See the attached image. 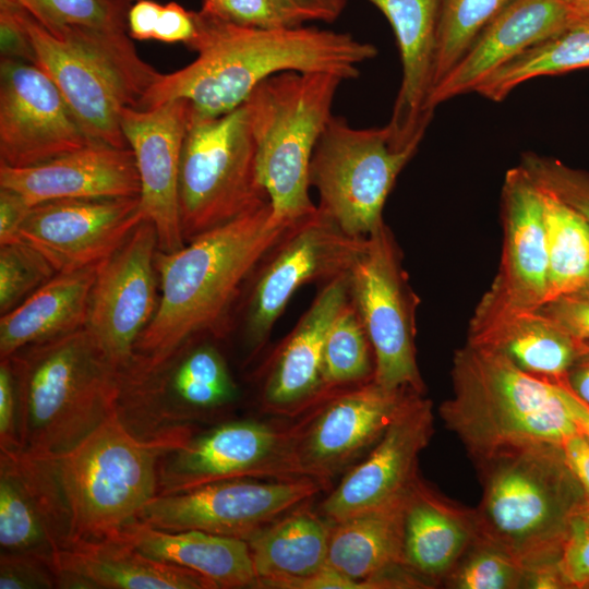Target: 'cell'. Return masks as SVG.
<instances>
[{
  "label": "cell",
  "instance_id": "45",
  "mask_svg": "<svg viewBox=\"0 0 589 589\" xmlns=\"http://www.w3.org/2000/svg\"><path fill=\"white\" fill-rule=\"evenodd\" d=\"M558 565L568 588H589V508L573 521Z\"/></svg>",
  "mask_w": 589,
  "mask_h": 589
},
{
  "label": "cell",
  "instance_id": "36",
  "mask_svg": "<svg viewBox=\"0 0 589 589\" xmlns=\"http://www.w3.org/2000/svg\"><path fill=\"white\" fill-rule=\"evenodd\" d=\"M587 68L589 21L570 26L524 50L494 70L474 92L492 101H502L529 80Z\"/></svg>",
  "mask_w": 589,
  "mask_h": 589
},
{
  "label": "cell",
  "instance_id": "1",
  "mask_svg": "<svg viewBox=\"0 0 589 589\" xmlns=\"http://www.w3.org/2000/svg\"><path fill=\"white\" fill-rule=\"evenodd\" d=\"M194 19L195 36L187 47L196 58L177 71L159 73L137 109L185 99L195 115L218 117L242 106L263 81L278 73L329 72L346 81L377 55L372 44L316 26L247 27L203 10L194 11Z\"/></svg>",
  "mask_w": 589,
  "mask_h": 589
},
{
  "label": "cell",
  "instance_id": "22",
  "mask_svg": "<svg viewBox=\"0 0 589 589\" xmlns=\"http://www.w3.org/2000/svg\"><path fill=\"white\" fill-rule=\"evenodd\" d=\"M49 34L83 52L135 106L158 73L137 53L128 33L130 7L112 0H12Z\"/></svg>",
  "mask_w": 589,
  "mask_h": 589
},
{
  "label": "cell",
  "instance_id": "31",
  "mask_svg": "<svg viewBox=\"0 0 589 589\" xmlns=\"http://www.w3.org/2000/svg\"><path fill=\"white\" fill-rule=\"evenodd\" d=\"M478 537L473 508L446 497L419 476L405 502L404 564L431 588L442 586Z\"/></svg>",
  "mask_w": 589,
  "mask_h": 589
},
{
  "label": "cell",
  "instance_id": "33",
  "mask_svg": "<svg viewBox=\"0 0 589 589\" xmlns=\"http://www.w3.org/2000/svg\"><path fill=\"white\" fill-rule=\"evenodd\" d=\"M97 265L59 272L0 317V358L85 327Z\"/></svg>",
  "mask_w": 589,
  "mask_h": 589
},
{
  "label": "cell",
  "instance_id": "56",
  "mask_svg": "<svg viewBox=\"0 0 589 589\" xmlns=\"http://www.w3.org/2000/svg\"><path fill=\"white\" fill-rule=\"evenodd\" d=\"M562 383L565 387V399L573 416V420L579 432L589 440V406L580 400L564 382Z\"/></svg>",
  "mask_w": 589,
  "mask_h": 589
},
{
  "label": "cell",
  "instance_id": "32",
  "mask_svg": "<svg viewBox=\"0 0 589 589\" xmlns=\"http://www.w3.org/2000/svg\"><path fill=\"white\" fill-rule=\"evenodd\" d=\"M115 538L152 558L199 573L216 589L257 587L245 540L200 530H163L137 520Z\"/></svg>",
  "mask_w": 589,
  "mask_h": 589
},
{
  "label": "cell",
  "instance_id": "17",
  "mask_svg": "<svg viewBox=\"0 0 589 589\" xmlns=\"http://www.w3.org/2000/svg\"><path fill=\"white\" fill-rule=\"evenodd\" d=\"M236 478H296L289 464V430L245 420L192 435L163 456L157 495Z\"/></svg>",
  "mask_w": 589,
  "mask_h": 589
},
{
  "label": "cell",
  "instance_id": "44",
  "mask_svg": "<svg viewBox=\"0 0 589 589\" xmlns=\"http://www.w3.org/2000/svg\"><path fill=\"white\" fill-rule=\"evenodd\" d=\"M57 588L53 565L36 555L1 553L0 589Z\"/></svg>",
  "mask_w": 589,
  "mask_h": 589
},
{
  "label": "cell",
  "instance_id": "19",
  "mask_svg": "<svg viewBox=\"0 0 589 589\" xmlns=\"http://www.w3.org/2000/svg\"><path fill=\"white\" fill-rule=\"evenodd\" d=\"M72 541V512L56 458L0 450L1 553L32 554L52 564Z\"/></svg>",
  "mask_w": 589,
  "mask_h": 589
},
{
  "label": "cell",
  "instance_id": "21",
  "mask_svg": "<svg viewBox=\"0 0 589 589\" xmlns=\"http://www.w3.org/2000/svg\"><path fill=\"white\" fill-rule=\"evenodd\" d=\"M192 116L185 99H173L148 109L124 106L120 123L133 152L140 177V205L144 219L157 232L158 250L184 247L178 206L181 152Z\"/></svg>",
  "mask_w": 589,
  "mask_h": 589
},
{
  "label": "cell",
  "instance_id": "11",
  "mask_svg": "<svg viewBox=\"0 0 589 589\" xmlns=\"http://www.w3.org/2000/svg\"><path fill=\"white\" fill-rule=\"evenodd\" d=\"M349 296L372 345L373 380L388 389L425 394L414 341L418 300L385 223L364 238L349 272Z\"/></svg>",
  "mask_w": 589,
  "mask_h": 589
},
{
  "label": "cell",
  "instance_id": "35",
  "mask_svg": "<svg viewBox=\"0 0 589 589\" xmlns=\"http://www.w3.org/2000/svg\"><path fill=\"white\" fill-rule=\"evenodd\" d=\"M296 507L247 542L257 577V588L310 577L327 567L332 525L311 509Z\"/></svg>",
  "mask_w": 589,
  "mask_h": 589
},
{
  "label": "cell",
  "instance_id": "2",
  "mask_svg": "<svg viewBox=\"0 0 589 589\" xmlns=\"http://www.w3.org/2000/svg\"><path fill=\"white\" fill-rule=\"evenodd\" d=\"M291 225L267 203L177 251L158 250V308L124 371L152 370L189 342L224 337L255 268Z\"/></svg>",
  "mask_w": 589,
  "mask_h": 589
},
{
  "label": "cell",
  "instance_id": "51",
  "mask_svg": "<svg viewBox=\"0 0 589 589\" xmlns=\"http://www.w3.org/2000/svg\"><path fill=\"white\" fill-rule=\"evenodd\" d=\"M278 1L299 25L309 21L334 22L339 17L347 4V0Z\"/></svg>",
  "mask_w": 589,
  "mask_h": 589
},
{
  "label": "cell",
  "instance_id": "9",
  "mask_svg": "<svg viewBox=\"0 0 589 589\" xmlns=\"http://www.w3.org/2000/svg\"><path fill=\"white\" fill-rule=\"evenodd\" d=\"M209 339L189 342L152 370L121 373L116 413L129 432L147 442H184L194 422L237 399L227 362Z\"/></svg>",
  "mask_w": 589,
  "mask_h": 589
},
{
  "label": "cell",
  "instance_id": "8",
  "mask_svg": "<svg viewBox=\"0 0 589 589\" xmlns=\"http://www.w3.org/2000/svg\"><path fill=\"white\" fill-rule=\"evenodd\" d=\"M269 203L256 172L247 107L202 117L192 110L178 179L184 242Z\"/></svg>",
  "mask_w": 589,
  "mask_h": 589
},
{
  "label": "cell",
  "instance_id": "43",
  "mask_svg": "<svg viewBox=\"0 0 589 589\" xmlns=\"http://www.w3.org/2000/svg\"><path fill=\"white\" fill-rule=\"evenodd\" d=\"M201 10L247 27L299 26L278 0H203Z\"/></svg>",
  "mask_w": 589,
  "mask_h": 589
},
{
  "label": "cell",
  "instance_id": "52",
  "mask_svg": "<svg viewBox=\"0 0 589 589\" xmlns=\"http://www.w3.org/2000/svg\"><path fill=\"white\" fill-rule=\"evenodd\" d=\"M163 4L154 0H137L127 14V27L131 38L148 40L154 38Z\"/></svg>",
  "mask_w": 589,
  "mask_h": 589
},
{
  "label": "cell",
  "instance_id": "46",
  "mask_svg": "<svg viewBox=\"0 0 589 589\" xmlns=\"http://www.w3.org/2000/svg\"><path fill=\"white\" fill-rule=\"evenodd\" d=\"M558 327L580 341H589V292L579 289L560 294L540 308Z\"/></svg>",
  "mask_w": 589,
  "mask_h": 589
},
{
  "label": "cell",
  "instance_id": "6",
  "mask_svg": "<svg viewBox=\"0 0 589 589\" xmlns=\"http://www.w3.org/2000/svg\"><path fill=\"white\" fill-rule=\"evenodd\" d=\"M344 81L329 72H283L263 81L244 103L257 178L280 221L293 224L317 208L309 194L310 163Z\"/></svg>",
  "mask_w": 589,
  "mask_h": 589
},
{
  "label": "cell",
  "instance_id": "24",
  "mask_svg": "<svg viewBox=\"0 0 589 589\" xmlns=\"http://www.w3.org/2000/svg\"><path fill=\"white\" fill-rule=\"evenodd\" d=\"M11 8L32 44L35 62L55 83L86 136L96 143L127 148L120 123L127 106L117 83L92 59L49 34L12 0Z\"/></svg>",
  "mask_w": 589,
  "mask_h": 589
},
{
  "label": "cell",
  "instance_id": "14",
  "mask_svg": "<svg viewBox=\"0 0 589 589\" xmlns=\"http://www.w3.org/2000/svg\"><path fill=\"white\" fill-rule=\"evenodd\" d=\"M374 380L333 390L306 419L289 430L293 477L326 483L362 457L382 437L406 394Z\"/></svg>",
  "mask_w": 589,
  "mask_h": 589
},
{
  "label": "cell",
  "instance_id": "42",
  "mask_svg": "<svg viewBox=\"0 0 589 589\" xmlns=\"http://www.w3.org/2000/svg\"><path fill=\"white\" fill-rule=\"evenodd\" d=\"M532 180L554 193L589 225V172L534 153L522 155L519 164Z\"/></svg>",
  "mask_w": 589,
  "mask_h": 589
},
{
  "label": "cell",
  "instance_id": "16",
  "mask_svg": "<svg viewBox=\"0 0 589 589\" xmlns=\"http://www.w3.org/2000/svg\"><path fill=\"white\" fill-rule=\"evenodd\" d=\"M88 143L58 87L40 68L1 59L0 165L35 166Z\"/></svg>",
  "mask_w": 589,
  "mask_h": 589
},
{
  "label": "cell",
  "instance_id": "53",
  "mask_svg": "<svg viewBox=\"0 0 589 589\" xmlns=\"http://www.w3.org/2000/svg\"><path fill=\"white\" fill-rule=\"evenodd\" d=\"M561 447L589 501V440L578 431L568 436Z\"/></svg>",
  "mask_w": 589,
  "mask_h": 589
},
{
  "label": "cell",
  "instance_id": "27",
  "mask_svg": "<svg viewBox=\"0 0 589 589\" xmlns=\"http://www.w3.org/2000/svg\"><path fill=\"white\" fill-rule=\"evenodd\" d=\"M0 188L20 193L31 206L60 199L140 196L130 147L92 142L29 167L0 165Z\"/></svg>",
  "mask_w": 589,
  "mask_h": 589
},
{
  "label": "cell",
  "instance_id": "3",
  "mask_svg": "<svg viewBox=\"0 0 589 589\" xmlns=\"http://www.w3.org/2000/svg\"><path fill=\"white\" fill-rule=\"evenodd\" d=\"M472 462L482 485L473 508L479 538L528 570L557 564L573 521L589 508L562 447L522 444Z\"/></svg>",
  "mask_w": 589,
  "mask_h": 589
},
{
  "label": "cell",
  "instance_id": "49",
  "mask_svg": "<svg viewBox=\"0 0 589 589\" xmlns=\"http://www.w3.org/2000/svg\"><path fill=\"white\" fill-rule=\"evenodd\" d=\"M1 59L35 62L28 36L11 8L0 2Z\"/></svg>",
  "mask_w": 589,
  "mask_h": 589
},
{
  "label": "cell",
  "instance_id": "20",
  "mask_svg": "<svg viewBox=\"0 0 589 589\" xmlns=\"http://www.w3.org/2000/svg\"><path fill=\"white\" fill-rule=\"evenodd\" d=\"M143 219L140 196L52 200L32 206L20 240L58 273L72 272L106 260Z\"/></svg>",
  "mask_w": 589,
  "mask_h": 589
},
{
  "label": "cell",
  "instance_id": "18",
  "mask_svg": "<svg viewBox=\"0 0 589 589\" xmlns=\"http://www.w3.org/2000/svg\"><path fill=\"white\" fill-rule=\"evenodd\" d=\"M434 433L432 402L409 390L382 437L321 505L330 522L404 497L420 476L419 456Z\"/></svg>",
  "mask_w": 589,
  "mask_h": 589
},
{
  "label": "cell",
  "instance_id": "30",
  "mask_svg": "<svg viewBox=\"0 0 589 589\" xmlns=\"http://www.w3.org/2000/svg\"><path fill=\"white\" fill-rule=\"evenodd\" d=\"M57 588L216 589L196 572L152 558L116 539H87L56 553Z\"/></svg>",
  "mask_w": 589,
  "mask_h": 589
},
{
  "label": "cell",
  "instance_id": "13",
  "mask_svg": "<svg viewBox=\"0 0 589 589\" xmlns=\"http://www.w3.org/2000/svg\"><path fill=\"white\" fill-rule=\"evenodd\" d=\"M324 486V482L309 477L220 480L156 495L136 520L163 530H200L248 541Z\"/></svg>",
  "mask_w": 589,
  "mask_h": 589
},
{
  "label": "cell",
  "instance_id": "5",
  "mask_svg": "<svg viewBox=\"0 0 589 589\" xmlns=\"http://www.w3.org/2000/svg\"><path fill=\"white\" fill-rule=\"evenodd\" d=\"M453 396L438 413L470 459L529 443L562 445L579 430L562 382L531 375L501 352L467 341L453 360Z\"/></svg>",
  "mask_w": 589,
  "mask_h": 589
},
{
  "label": "cell",
  "instance_id": "57",
  "mask_svg": "<svg viewBox=\"0 0 589 589\" xmlns=\"http://www.w3.org/2000/svg\"><path fill=\"white\" fill-rule=\"evenodd\" d=\"M579 13L589 21V0H572Z\"/></svg>",
  "mask_w": 589,
  "mask_h": 589
},
{
  "label": "cell",
  "instance_id": "26",
  "mask_svg": "<svg viewBox=\"0 0 589 589\" xmlns=\"http://www.w3.org/2000/svg\"><path fill=\"white\" fill-rule=\"evenodd\" d=\"M348 300L349 273L323 285L278 346L262 386V404L268 411L293 414L330 393L323 377L324 342Z\"/></svg>",
  "mask_w": 589,
  "mask_h": 589
},
{
  "label": "cell",
  "instance_id": "54",
  "mask_svg": "<svg viewBox=\"0 0 589 589\" xmlns=\"http://www.w3.org/2000/svg\"><path fill=\"white\" fill-rule=\"evenodd\" d=\"M568 388L589 406V341L567 372L565 381Z\"/></svg>",
  "mask_w": 589,
  "mask_h": 589
},
{
  "label": "cell",
  "instance_id": "48",
  "mask_svg": "<svg viewBox=\"0 0 589 589\" xmlns=\"http://www.w3.org/2000/svg\"><path fill=\"white\" fill-rule=\"evenodd\" d=\"M195 32L194 11H188L177 2H168L161 7L153 39L167 44L182 43L188 46Z\"/></svg>",
  "mask_w": 589,
  "mask_h": 589
},
{
  "label": "cell",
  "instance_id": "39",
  "mask_svg": "<svg viewBox=\"0 0 589 589\" xmlns=\"http://www.w3.org/2000/svg\"><path fill=\"white\" fill-rule=\"evenodd\" d=\"M513 1L441 0L431 91L464 57L480 33Z\"/></svg>",
  "mask_w": 589,
  "mask_h": 589
},
{
  "label": "cell",
  "instance_id": "55",
  "mask_svg": "<svg viewBox=\"0 0 589 589\" xmlns=\"http://www.w3.org/2000/svg\"><path fill=\"white\" fill-rule=\"evenodd\" d=\"M527 588L530 589H566L558 563L529 570Z\"/></svg>",
  "mask_w": 589,
  "mask_h": 589
},
{
  "label": "cell",
  "instance_id": "7",
  "mask_svg": "<svg viewBox=\"0 0 589 589\" xmlns=\"http://www.w3.org/2000/svg\"><path fill=\"white\" fill-rule=\"evenodd\" d=\"M179 445L137 438L115 410L79 445L56 458L72 512V543L115 538L134 522L158 493L163 456Z\"/></svg>",
  "mask_w": 589,
  "mask_h": 589
},
{
  "label": "cell",
  "instance_id": "59",
  "mask_svg": "<svg viewBox=\"0 0 589 589\" xmlns=\"http://www.w3.org/2000/svg\"><path fill=\"white\" fill-rule=\"evenodd\" d=\"M581 289H584V290H586V291L589 292V281H588V284H587L584 288H581Z\"/></svg>",
  "mask_w": 589,
  "mask_h": 589
},
{
  "label": "cell",
  "instance_id": "4",
  "mask_svg": "<svg viewBox=\"0 0 589 589\" xmlns=\"http://www.w3.org/2000/svg\"><path fill=\"white\" fill-rule=\"evenodd\" d=\"M8 359L16 387L20 449L58 458L116 410L121 371L85 327Z\"/></svg>",
  "mask_w": 589,
  "mask_h": 589
},
{
  "label": "cell",
  "instance_id": "10",
  "mask_svg": "<svg viewBox=\"0 0 589 589\" xmlns=\"http://www.w3.org/2000/svg\"><path fill=\"white\" fill-rule=\"evenodd\" d=\"M418 147L395 148L387 125L360 129L332 115L309 168L317 207L347 235L369 236L384 224L385 202Z\"/></svg>",
  "mask_w": 589,
  "mask_h": 589
},
{
  "label": "cell",
  "instance_id": "12",
  "mask_svg": "<svg viewBox=\"0 0 589 589\" xmlns=\"http://www.w3.org/2000/svg\"><path fill=\"white\" fill-rule=\"evenodd\" d=\"M364 238L347 235L318 207L292 224L260 262L243 291V333L250 348L257 350L266 342L300 287L349 273Z\"/></svg>",
  "mask_w": 589,
  "mask_h": 589
},
{
  "label": "cell",
  "instance_id": "25",
  "mask_svg": "<svg viewBox=\"0 0 589 589\" xmlns=\"http://www.w3.org/2000/svg\"><path fill=\"white\" fill-rule=\"evenodd\" d=\"M468 342L494 349L520 370L555 383L565 381L586 344L539 308L517 305L492 287L471 318Z\"/></svg>",
  "mask_w": 589,
  "mask_h": 589
},
{
  "label": "cell",
  "instance_id": "58",
  "mask_svg": "<svg viewBox=\"0 0 589 589\" xmlns=\"http://www.w3.org/2000/svg\"><path fill=\"white\" fill-rule=\"evenodd\" d=\"M112 1L130 7L132 3H134L137 0H112Z\"/></svg>",
  "mask_w": 589,
  "mask_h": 589
},
{
  "label": "cell",
  "instance_id": "38",
  "mask_svg": "<svg viewBox=\"0 0 589 589\" xmlns=\"http://www.w3.org/2000/svg\"><path fill=\"white\" fill-rule=\"evenodd\" d=\"M374 353L361 318L349 300L334 318L324 342L326 389L350 387L374 378Z\"/></svg>",
  "mask_w": 589,
  "mask_h": 589
},
{
  "label": "cell",
  "instance_id": "23",
  "mask_svg": "<svg viewBox=\"0 0 589 589\" xmlns=\"http://www.w3.org/2000/svg\"><path fill=\"white\" fill-rule=\"evenodd\" d=\"M572 0H514L477 37L457 64L434 86L428 110L476 87L529 47L587 22Z\"/></svg>",
  "mask_w": 589,
  "mask_h": 589
},
{
  "label": "cell",
  "instance_id": "37",
  "mask_svg": "<svg viewBox=\"0 0 589 589\" xmlns=\"http://www.w3.org/2000/svg\"><path fill=\"white\" fill-rule=\"evenodd\" d=\"M537 185L542 203L549 255L546 302L560 294L579 290L588 284L589 225L554 193Z\"/></svg>",
  "mask_w": 589,
  "mask_h": 589
},
{
  "label": "cell",
  "instance_id": "50",
  "mask_svg": "<svg viewBox=\"0 0 589 589\" xmlns=\"http://www.w3.org/2000/svg\"><path fill=\"white\" fill-rule=\"evenodd\" d=\"M31 208L20 193L0 188V245L20 240V229Z\"/></svg>",
  "mask_w": 589,
  "mask_h": 589
},
{
  "label": "cell",
  "instance_id": "40",
  "mask_svg": "<svg viewBox=\"0 0 589 589\" xmlns=\"http://www.w3.org/2000/svg\"><path fill=\"white\" fill-rule=\"evenodd\" d=\"M528 573L512 555L478 537L447 575L442 587L521 589L527 588Z\"/></svg>",
  "mask_w": 589,
  "mask_h": 589
},
{
  "label": "cell",
  "instance_id": "15",
  "mask_svg": "<svg viewBox=\"0 0 589 589\" xmlns=\"http://www.w3.org/2000/svg\"><path fill=\"white\" fill-rule=\"evenodd\" d=\"M158 237L143 219L125 242L97 266L85 328L122 372L159 302L155 259Z\"/></svg>",
  "mask_w": 589,
  "mask_h": 589
},
{
  "label": "cell",
  "instance_id": "47",
  "mask_svg": "<svg viewBox=\"0 0 589 589\" xmlns=\"http://www.w3.org/2000/svg\"><path fill=\"white\" fill-rule=\"evenodd\" d=\"M20 449L15 380L8 358L0 361V450Z\"/></svg>",
  "mask_w": 589,
  "mask_h": 589
},
{
  "label": "cell",
  "instance_id": "29",
  "mask_svg": "<svg viewBox=\"0 0 589 589\" xmlns=\"http://www.w3.org/2000/svg\"><path fill=\"white\" fill-rule=\"evenodd\" d=\"M502 214V262L491 287L517 305L540 308L549 285L543 209L538 185L520 165L505 175Z\"/></svg>",
  "mask_w": 589,
  "mask_h": 589
},
{
  "label": "cell",
  "instance_id": "41",
  "mask_svg": "<svg viewBox=\"0 0 589 589\" xmlns=\"http://www.w3.org/2000/svg\"><path fill=\"white\" fill-rule=\"evenodd\" d=\"M57 273L44 254L22 240L0 245V314L17 306Z\"/></svg>",
  "mask_w": 589,
  "mask_h": 589
},
{
  "label": "cell",
  "instance_id": "28",
  "mask_svg": "<svg viewBox=\"0 0 589 589\" xmlns=\"http://www.w3.org/2000/svg\"><path fill=\"white\" fill-rule=\"evenodd\" d=\"M389 22L402 69L389 122L392 145H419L433 113L428 110L441 0H366Z\"/></svg>",
  "mask_w": 589,
  "mask_h": 589
},
{
  "label": "cell",
  "instance_id": "34",
  "mask_svg": "<svg viewBox=\"0 0 589 589\" xmlns=\"http://www.w3.org/2000/svg\"><path fill=\"white\" fill-rule=\"evenodd\" d=\"M407 494L393 503L333 522L327 566L357 581L360 588L374 589L380 576L405 565Z\"/></svg>",
  "mask_w": 589,
  "mask_h": 589
}]
</instances>
